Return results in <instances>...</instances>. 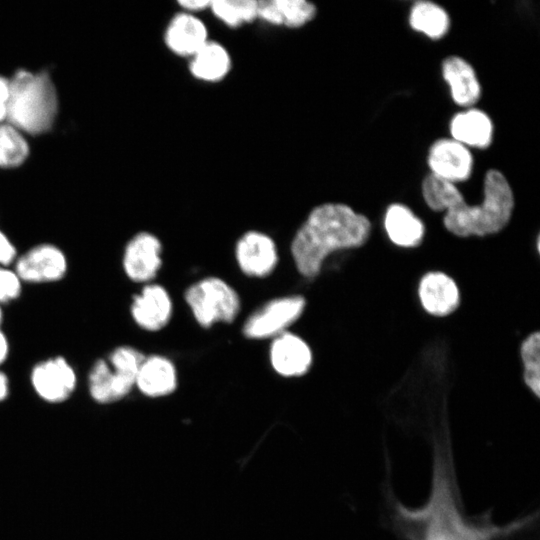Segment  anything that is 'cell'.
Segmentation results:
<instances>
[{
    "label": "cell",
    "mask_w": 540,
    "mask_h": 540,
    "mask_svg": "<svg viewBox=\"0 0 540 540\" xmlns=\"http://www.w3.org/2000/svg\"><path fill=\"white\" fill-rule=\"evenodd\" d=\"M171 313V299L160 285H147L133 297L131 315L143 329L156 331L163 328L170 320Z\"/></svg>",
    "instance_id": "cell-15"
},
{
    "label": "cell",
    "mask_w": 540,
    "mask_h": 540,
    "mask_svg": "<svg viewBox=\"0 0 540 540\" xmlns=\"http://www.w3.org/2000/svg\"><path fill=\"white\" fill-rule=\"evenodd\" d=\"M442 74L457 105L471 106L478 101L480 84L468 62L458 56H449L443 61Z\"/></svg>",
    "instance_id": "cell-19"
},
{
    "label": "cell",
    "mask_w": 540,
    "mask_h": 540,
    "mask_svg": "<svg viewBox=\"0 0 540 540\" xmlns=\"http://www.w3.org/2000/svg\"><path fill=\"white\" fill-rule=\"evenodd\" d=\"M304 307L302 296L272 300L249 317L244 325V334L256 339L279 335L300 317Z\"/></svg>",
    "instance_id": "cell-9"
},
{
    "label": "cell",
    "mask_w": 540,
    "mask_h": 540,
    "mask_svg": "<svg viewBox=\"0 0 540 540\" xmlns=\"http://www.w3.org/2000/svg\"><path fill=\"white\" fill-rule=\"evenodd\" d=\"M9 341L5 333L0 329V366L7 360L9 355Z\"/></svg>",
    "instance_id": "cell-31"
},
{
    "label": "cell",
    "mask_w": 540,
    "mask_h": 540,
    "mask_svg": "<svg viewBox=\"0 0 540 540\" xmlns=\"http://www.w3.org/2000/svg\"><path fill=\"white\" fill-rule=\"evenodd\" d=\"M135 385L149 397H161L173 392L177 385L176 370L170 360L153 355L144 358Z\"/></svg>",
    "instance_id": "cell-18"
},
{
    "label": "cell",
    "mask_w": 540,
    "mask_h": 540,
    "mask_svg": "<svg viewBox=\"0 0 540 540\" xmlns=\"http://www.w3.org/2000/svg\"><path fill=\"white\" fill-rule=\"evenodd\" d=\"M411 540H495L521 527L527 520L508 526L477 525L463 518L452 489V480L443 454L435 455L432 489L427 503L417 509L396 506Z\"/></svg>",
    "instance_id": "cell-2"
},
{
    "label": "cell",
    "mask_w": 540,
    "mask_h": 540,
    "mask_svg": "<svg viewBox=\"0 0 540 540\" xmlns=\"http://www.w3.org/2000/svg\"><path fill=\"white\" fill-rule=\"evenodd\" d=\"M185 299L197 322L203 327H209L216 321H233L240 307L235 290L215 277L202 279L190 286Z\"/></svg>",
    "instance_id": "cell-6"
},
{
    "label": "cell",
    "mask_w": 540,
    "mask_h": 540,
    "mask_svg": "<svg viewBox=\"0 0 540 540\" xmlns=\"http://www.w3.org/2000/svg\"><path fill=\"white\" fill-rule=\"evenodd\" d=\"M144 355L131 346L115 348L106 359L96 360L88 375L91 397L108 404L125 397L135 385Z\"/></svg>",
    "instance_id": "cell-5"
},
{
    "label": "cell",
    "mask_w": 540,
    "mask_h": 540,
    "mask_svg": "<svg viewBox=\"0 0 540 540\" xmlns=\"http://www.w3.org/2000/svg\"><path fill=\"white\" fill-rule=\"evenodd\" d=\"M6 120L20 132L41 134L52 127L58 97L46 71L19 69L9 79Z\"/></svg>",
    "instance_id": "cell-4"
},
{
    "label": "cell",
    "mask_w": 540,
    "mask_h": 540,
    "mask_svg": "<svg viewBox=\"0 0 540 540\" xmlns=\"http://www.w3.org/2000/svg\"><path fill=\"white\" fill-rule=\"evenodd\" d=\"M28 154L29 146L22 133L8 122L0 123V167H17Z\"/></svg>",
    "instance_id": "cell-25"
},
{
    "label": "cell",
    "mask_w": 540,
    "mask_h": 540,
    "mask_svg": "<svg viewBox=\"0 0 540 540\" xmlns=\"http://www.w3.org/2000/svg\"><path fill=\"white\" fill-rule=\"evenodd\" d=\"M418 294L423 309L436 317L450 315L460 304L457 284L443 272L426 273L420 280Z\"/></svg>",
    "instance_id": "cell-14"
},
{
    "label": "cell",
    "mask_w": 540,
    "mask_h": 540,
    "mask_svg": "<svg viewBox=\"0 0 540 540\" xmlns=\"http://www.w3.org/2000/svg\"><path fill=\"white\" fill-rule=\"evenodd\" d=\"M14 263V271L21 281L32 284L60 281L68 270L65 253L52 243H41L31 247L17 256Z\"/></svg>",
    "instance_id": "cell-7"
},
{
    "label": "cell",
    "mask_w": 540,
    "mask_h": 540,
    "mask_svg": "<svg viewBox=\"0 0 540 540\" xmlns=\"http://www.w3.org/2000/svg\"><path fill=\"white\" fill-rule=\"evenodd\" d=\"M371 222L343 203H323L311 210L296 232L291 252L301 275L320 273L326 257L337 250L363 246L369 239Z\"/></svg>",
    "instance_id": "cell-3"
},
{
    "label": "cell",
    "mask_w": 540,
    "mask_h": 540,
    "mask_svg": "<svg viewBox=\"0 0 540 540\" xmlns=\"http://www.w3.org/2000/svg\"><path fill=\"white\" fill-rule=\"evenodd\" d=\"M2 319H3V312H2L1 305H0V325H1Z\"/></svg>",
    "instance_id": "cell-33"
},
{
    "label": "cell",
    "mask_w": 540,
    "mask_h": 540,
    "mask_svg": "<svg viewBox=\"0 0 540 540\" xmlns=\"http://www.w3.org/2000/svg\"><path fill=\"white\" fill-rule=\"evenodd\" d=\"M236 258L241 270L254 277H263L277 264V250L272 238L259 231H248L236 244Z\"/></svg>",
    "instance_id": "cell-12"
},
{
    "label": "cell",
    "mask_w": 540,
    "mask_h": 540,
    "mask_svg": "<svg viewBox=\"0 0 540 540\" xmlns=\"http://www.w3.org/2000/svg\"><path fill=\"white\" fill-rule=\"evenodd\" d=\"M9 393V381L7 375L0 371V401L4 400Z\"/></svg>",
    "instance_id": "cell-32"
},
{
    "label": "cell",
    "mask_w": 540,
    "mask_h": 540,
    "mask_svg": "<svg viewBox=\"0 0 540 540\" xmlns=\"http://www.w3.org/2000/svg\"><path fill=\"white\" fill-rule=\"evenodd\" d=\"M8 95L9 79L0 76V123L6 120Z\"/></svg>",
    "instance_id": "cell-30"
},
{
    "label": "cell",
    "mask_w": 540,
    "mask_h": 540,
    "mask_svg": "<svg viewBox=\"0 0 540 540\" xmlns=\"http://www.w3.org/2000/svg\"><path fill=\"white\" fill-rule=\"evenodd\" d=\"M17 259V250L7 235L0 230V266L8 267Z\"/></svg>",
    "instance_id": "cell-28"
},
{
    "label": "cell",
    "mask_w": 540,
    "mask_h": 540,
    "mask_svg": "<svg viewBox=\"0 0 540 540\" xmlns=\"http://www.w3.org/2000/svg\"><path fill=\"white\" fill-rule=\"evenodd\" d=\"M270 359L276 372L283 376H301L312 363V353L308 344L300 337L283 332L273 341Z\"/></svg>",
    "instance_id": "cell-16"
},
{
    "label": "cell",
    "mask_w": 540,
    "mask_h": 540,
    "mask_svg": "<svg viewBox=\"0 0 540 540\" xmlns=\"http://www.w3.org/2000/svg\"><path fill=\"white\" fill-rule=\"evenodd\" d=\"M425 203L433 211H445V228L457 237H484L500 232L511 219L514 196L510 184L498 170L485 175L484 199L479 205H469L461 192L450 182L432 174L422 183Z\"/></svg>",
    "instance_id": "cell-1"
},
{
    "label": "cell",
    "mask_w": 540,
    "mask_h": 540,
    "mask_svg": "<svg viewBox=\"0 0 540 540\" xmlns=\"http://www.w3.org/2000/svg\"><path fill=\"white\" fill-rule=\"evenodd\" d=\"M232 59L221 43L209 40L189 61V72L197 80L214 83L223 80L230 72Z\"/></svg>",
    "instance_id": "cell-20"
},
{
    "label": "cell",
    "mask_w": 540,
    "mask_h": 540,
    "mask_svg": "<svg viewBox=\"0 0 540 540\" xmlns=\"http://www.w3.org/2000/svg\"><path fill=\"white\" fill-rule=\"evenodd\" d=\"M209 41L206 24L195 14H175L164 32V43L175 55L191 58Z\"/></svg>",
    "instance_id": "cell-13"
},
{
    "label": "cell",
    "mask_w": 540,
    "mask_h": 540,
    "mask_svg": "<svg viewBox=\"0 0 540 540\" xmlns=\"http://www.w3.org/2000/svg\"><path fill=\"white\" fill-rule=\"evenodd\" d=\"M23 282L17 273L5 266H0V305L20 297Z\"/></svg>",
    "instance_id": "cell-27"
},
{
    "label": "cell",
    "mask_w": 540,
    "mask_h": 540,
    "mask_svg": "<svg viewBox=\"0 0 540 540\" xmlns=\"http://www.w3.org/2000/svg\"><path fill=\"white\" fill-rule=\"evenodd\" d=\"M212 0H179L177 4L184 12L195 14L210 8Z\"/></svg>",
    "instance_id": "cell-29"
},
{
    "label": "cell",
    "mask_w": 540,
    "mask_h": 540,
    "mask_svg": "<svg viewBox=\"0 0 540 540\" xmlns=\"http://www.w3.org/2000/svg\"><path fill=\"white\" fill-rule=\"evenodd\" d=\"M520 357L524 368V383L530 391L540 397V333L528 335L520 346Z\"/></svg>",
    "instance_id": "cell-26"
},
{
    "label": "cell",
    "mask_w": 540,
    "mask_h": 540,
    "mask_svg": "<svg viewBox=\"0 0 540 540\" xmlns=\"http://www.w3.org/2000/svg\"><path fill=\"white\" fill-rule=\"evenodd\" d=\"M410 26L432 39H440L449 28V17L443 8L427 1L414 4L409 16Z\"/></svg>",
    "instance_id": "cell-23"
},
{
    "label": "cell",
    "mask_w": 540,
    "mask_h": 540,
    "mask_svg": "<svg viewBox=\"0 0 540 540\" xmlns=\"http://www.w3.org/2000/svg\"><path fill=\"white\" fill-rule=\"evenodd\" d=\"M384 226L391 242L399 247L419 246L425 233L422 221L402 204H392L388 207Z\"/></svg>",
    "instance_id": "cell-21"
},
{
    "label": "cell",
    "mask_w": 540,
    "mask_h": 540,
    "mask_svg": "<svg viewBox=\"0 0 540 540\" xmlns=\"http://www.w3.org/2000/svg\"><path fill=\"white\" fill-rule=\"evenodd\" d=\"M316 6L305 0L258 1V19L274 26L300 28L314 19Z\"/></svg>",
    "instance_id": "cell-17"
},
{
    "label": "cell",
    "mask_w": 540,
    "mask_h": 540,
    "mask_svg": "<svg viewBox=\"0 0 540 540\" xmlns=\"http://www.w3.org/2000/svg\"><path fill=\"white\" fill-rule=\"evenodd\" d=\"M450 132L453 140L464 146L486 148L492 142L493 125L486 113L470 109L453 117Z\"/></svg>",
    "instance_id": "cell-22"
},
{
    "label": "cell",
    "mask_w": 540,
    "mask_h": 540,
    "mask_svg": "<svg viewBox=\"0 0 540 540\" xmlns=\"http://www.w3.org/2000/svg\"><path fill=\"white\" fill-rule=\"evenodd\" d=\"M209 10L230 28L258 19V0H212Z\"/></svg>",
    "instance_id": "cell-24"
},
{
    "label": "cell",
    "mask_w": 540,
    "mask_h": 540,
    "mask_svg": "<svg viewBox=\"0 0 540 540\" xmlns=\"http://www.w3.org/2000/svg\"><path fill=\"white\" fill-rule=\"evenodd\" d=\"M30 381L40 398L58 403L68 399L74 392L77 374L68 360L62 356H54L34 365Z\"/></svg>",
    "instance_id": "cell-8"
},
{
    "label": "cell",
    "mask_w": 540,
    "mask_h": 540,
    "mask_svg": "<svg viewBox=\"0 0 540 540\" xmlns=\"http://www.w3.org/2000/svg\"><path fill=\"white\" fill-rule=\"evenodd\" d=\"M161 243L149 232H139L125 246L123 269L134 282L152 280L161 266Z\"/></svg>",
    "instance_id": "cell-10"
},
{
    "label": "cell",
    "mask_w": 540,
    "mask_h": 540,
    "mask_svg": "<svg viewBox=\"0 0 540 540\" xmlns=\"http://www.w3.org/2000/svg\"><path fill=\"white\" fill-rule=\"evenodd\" d=\"M428 164L432 175L454 184L470 177L473 158L461 143L453 139H440L430 147Z\"/></svg>",
    "instance_id": "cell-11"
}]
</instances>
